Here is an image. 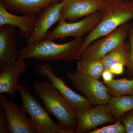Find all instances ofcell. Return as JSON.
Here are the masks:
<instances>
[{
    "label": "cell",
    "mask_w": 133,
    "mask_h": 133,
    "mask_svg": "<svg viewBox=\"0 0 133 133\" xmlns=\"http://www.w3.org/2000/svg\"><path fill=\"white\" fill-rule=\"evenodd\" d=\"M101 12L102 17L100 22L84 38L81 49L77 56L94 41L133 20V0L107 1Z\"/></svg>",
    "instance_id": "6da1fadb"
},
{
    "label": "cell",
    "mask_w": 133,
    "mask_h": 133,
    "mask_svg": "<svg viewBox=\"0 0 133 133\" xmlns=\"http://www.w3.org/2000/svg\"><path fill=\"white\" fill-rule=\"evenodd\" d=\"M84 41L83 37L63 44L57 43L53 40H43L19 50V58H36L45 62H72L76 59Z\"/></svg>",
    "instance_id": "7a4b0ae2"
},
{
    "label": "cell",
    "mask_w": 133,
    "mask_h": 133,
    "mask_svg": "<svg viewBox=\"0 0 133 133\" xmlns=\"http://www.w3.org/2000/svg\"><path fill=\"white\" fill-rule=\"evenodd\" d=\"M33 87L43 102L45 109L55 116L59 125L76 132L77 121L74 108L51 82L45 80L36 82Z\"/></svg>",
    "instance_id": "3957f363"
},
{
    "label": "cell",
    "mask_w": 133,
    "mask_h": 133,
    "mask_svg": "<svg viewBox=\"0 0 133 133\" xmlns=\"http://www.w3.org/2000/svg\"><path fill=\"white\" fill-rule=\"evenodd\" d=\"M18 91L22 98L21 108L30 116V121L36 133H76L75 131L63 128L55 123L47 110L33 97L26 85L19 84Z\"/></svg>",
    "instance_id": "277c9868"
},
{
    "label": "cell",
    "mask_w": 133,
    "mask_h": 133,
    "mask_svg": "<svg viewBox=\"0 0 133 133\" xmlns=\"http://www.w3.org/2000/svg\"><path fill=\"white\" fill-rule=\"evenodd\" d=\"M129 23H125L111 33L94 41L76 57L82 59H101L125 41L128 36Z\"/></svg>",
    "instance_id": "5b68a950"
},
{
    "label": "cell",
    "mask_w": 133,
    "mask_h": 133,
    "mask_svg": "<svg viewBox=\"0 0 133 133\" xmlns=\"http://www.w3.org/2000/svg\"><path fill=\"white\" fill-rule=\"evenodd\" d=\"M66 78L84 94L92 105L107 104L111 97L103 82L81 72H68Z\"/></svg>",
    "instance_id": "8992f818"
},
{
    "label": "cell",
    "mask_w": 133,
    "mask_h": 133,
    "mask_svg": "<svg viewBox=\"0 0 133 133\" xmlns=\"http://www.w3.org/2000/svg\"><path fill=\"white\" fill-rule=\"evenodd\" d=\"M101 17V12L99 11L78 22H68L65 21H60L55 28L48 32L44 40H53L69 37L75 38L83 37L86 34L90 33L96 28Z\"/></svg>",
    "instance_id": "52a82bcc"
},
{
    "label": "cell",
    "mask_w": 133,
    "mask_h": 133,
    "mask_svg": "<svg viewBox=\"0 0 133 133\" xmlns=\"http://www.w3.org/2000/svg\"><path fill=\"white\" fill-rule=\"evenodd\" d=\"M74 109L77 121L76 133H88L98 126L116 121L108 105H98L83 110Z\"/></svg>",
    "instance_id": "ba28073f"
},
{
    "label": "cell",
    "mask_w": 133,
    "mask_h": 133,
    "mask_svg": "<svg viewBox=\"0 0 133 133\" xmlns=\"http://www.w3.org/2000/svg\"><path fill=\"white\" fill-rule=\"evenodd\" d=\"M37 70L41 76L49 80L66 102L74 109L83 110L92 106L86 97L75 92L66 85L62 77H57L50 65L41 64L38 65Z\"/></svg>",
    "instance_id": "9c48e42d"
},
{
    "label": "cell",
    "mask_w": 133,
    "mask_h": 133,
    "mask_svg": "<svg viewBox=\"0 0 133 133\" xmlns=\"http://www.w3.org/2000/svg\"><path fill=\"white\" fill-rule=\"evenodd\" d=\"M0 106L5 112L9 133H36L30 118L17 106L14 101L1 94Z\"/></svg>",
    "instance_id": "30bf717a"
},
{
    "label": "cell",
    "mask_w": 133,
    "mask_h": 133,
    "mask_svg": "<svg viewBox=\"0 0 133 133\" xmlns=\"http://www.w3.org/2000/svg\"><path fill=\"white\" fill-rule=\"evenodd\" d=\"M65 0L52 3L38 15L31 36L26 40L27 45L43 41L49 30L60 20L61 12Z\"/></svg>",
    "instance_id": "8fae6325"
},
{
    "label": "cell",
    "mask_w": 133,
    "mask_h": 133,
    "mask_svg": "<svg viewBox=\"0 0 133 133\" xmlns=\"http://www.w3.org/2000/svg\"><path fill=\"white\" fill-rule=\"evenodd\" d=\"M106 2L107 0H65L59 21L76 22L84 17L101 11Z\"/></svg>",
    "instance_id": "7c38bea8"
},
{
    "label": "cell",
    "mask_w": 133,
    "mask_h": 133,
    "mask_svg": "<svg viewBox=\"0 0 133 133\" xmlns=\"http://www.w3.org/2000/svg\"><path fill=\"white\" fill-rule=\"evenodd\" d=\"M16 28L9 25L0 26V69L10 66L19 58L16 45Z\"/></svg>",
    "instance_id": "4fadbf2b"
},
{
    "label": "cell",
    "mask_w": 133,
    "mask_h": 133,
    "mask_svg": "<svg viewBox=\"0 0 133 133\" xmlns=\"http://www.w3.org/2000/svg\"><path fill=\"white\" fill-rule=\"evenodd\" d=\"M25 59L18 58L14 63L2 69L0 73V93L9 94L11 99L18 91V79L25 70L27 64Z\"/></svg>",
    "instance_id": "5bb4252c"
},
{
    "label": "cell",
    "mask_w": 133,
    "mask_h": 133,
    "mask_svg": "<svg viewBox=\"0 0 133 133\" xmlns=\"http://www.w3.org/2000/svg\"><path fill=\"white\" fill-rule=\"evenodd\" d=\"M37 19V16L13 14L0 2V26L9 25L17 28L19 35L24 39L27 40L32 35Z\"/></svg>",
    "instance_id": "9a60e30c"
},
{
    "label": "cell",
    "mask_w": 133,
    "mask_h": 133,
    "mask_svg": "<svg viewBox=\"0 0 133 133\" xmlns=\"http://www.w3.org/2000/svg\"><path fill=\"white\" fill-rule=\"evenodd\" d=\"M64 0H0L8 11L24 15L37 16L52 3Z\"/></svg>",
    "instance_id": "2e32d148"
},
{
    "label": "cell",
    "mask_w": 133,
    "mask_h": 133,
    "mask_svg": "<svg viewBox=\"0 0 133 133\" xmlns=\"http://www.w3.org/2000/svg\"><path fill=\"white\" fill-rule=\"evenodd\" d=\"M129 52L130 44L129 42L125 41L101 58L105 69H109L113 64L118 63L122 64L127 67L129 64Z\"/></svg>",
    "instance_id": "e0dca14e"
},
{
    "label": "cell",
    "mask_w": 133,
    "mask_h": 133,
    "mask_svg": "<svg viewBox=\"0 0 133 133\" xmlns=\"http://www.w3.org/2000/svg\"><path fill=\"white\" fill-rule=\"evenodd\" d=\"M108 106L113 116L116 121L128 112L133 109V95L112 96Z\"/></svg>",
    "instance_id": "ac0fdd59"
},
{
    "label": "cell",
    "mask_w": 133,
    "mask_h": 133,
    "mask_svg": "<svg viewBox=\"0 0 133 133\" xmlns=\"http://www.w3.org/2000/svg\"><path fill=\"white\" fill-rule=\"evenodd\" d=\"M104 70V65L101 59H82L78 60L76 71L99 79L102 77Z\"/></svg>",
    "instance_id": "d6986e66"
},
{
    "label": "cell",
    "mask_w": 133,
    "mask_h": 133,
    "mask_svg": "<svg viewBox=\"0 0 133 133\" xmlns=\"http://www.w3.org/2000/svg\"><path fill=\"white\" fill-rule=\"evenodd\" d=\"M108 92L112 96L133 95V78L114 79L104 84Z\"/></svg>",
    "instance_id": "ffe728a7"
},
{
    "label": "cell",
    "mask_w": 133,
    "mask_h": 133,
    "mask_svg": "<svg viewBox=\"0 0 133 133\" xmlns=\"http://www.w3.org/2000/svg\"><path fill=\"white\" fill-rule=\"evenodd\" d=\"M126 127L120 120L116 121L113 125L95 129L88 133H125Z\"/></svg>",
    "instance_id": "44dd1931"
},
{
    "label": "cell",
    "mask_w": 133,
    "mask_h": 133,
    "mask_svg": "<svg viewBox=\"0 0 133 133\" xmlns=\"http://www.w3.org/2000/svg\"><path fill=\"white\" fill-rule=\"evenodd\" d=\"M128 36L130 44V52L127 72L129 77L132 79L133 78V29L131 23L129 24Z\"/></svg>",
    "instance_id": "7402d4cb"
},
{
    "label": "cell",
    "mask_w": 133,
    "mask_h": 133,
    "mask_svg": "<svg viewBox=\"0 0 133 133\" xmlns=\"http://www.w3.org/2000/svg\"><path fill=\"white\" fill-rule=\"evenodd\" d=\"M120 121L125 125L127 133H133V109L122 116Z\"/></svg>",
    "instance_id": "603a6c76"
},
{
    "label": "cell",
    "mask_w": 133,
    "mask_h": 133,
    "mask_svg": "<svg viewBox=\"0 0 133 133\" xmlns=\"http://www.w3.org/2000/svg\"><path fill=\"white\" fill-rule=\"evenodd\" d=\"M9 133L6 118L5 112L1 108L0 109V133Z\"/></svg>",
    "instance_id": "cb8c5ba5"
},
{
    "label": "cell",
    "mask_w": 133,
    "mask_h": 133,
    "mask_svg": "<svg viewBox=\"0 0 133 133\" xmlns=\"http://www.w3.org/2000/svg\"><path fill=\"white\" fill-rule=\"evenodd\" d=\"M125 65L120 63L114 64L110 67L109 70L114 75H120L123 74Z\"/></svg>",
    "instance_id": "d4e9b609"
},
{
    "label": "cell",
    "mask_w": 133,
    "mask_h": 133,
    "mask_svg": "<svg viewBox=\"0 0 133 133\" xmlns=\"http://www.w3.org/2000/svg\"><path fill=\"white\" fill-rule=\"evenodd\" d=\"M114 74L109 69H105L102 74L103 83L104 84L109 83L114 79Z\"/></svg>",
    "instance_id": "484cf974"
},
{
    "label": "cell",
    "mask_w": 133,
    "mask_h": 133,
    "mask_svg": "<svg viewBox=\"0 0 133 133\" xmlns=\"http://www.w3.org/2000/svg\"><path fill=\"white\" fill-rule=\"evenodd\" d=\"M131 26H132V28L133 29V21L132 22V23H131Z\"/></svg>",
    "instance_id": "4316f807"
},
{
    "label": "cell",
    "mask_w": 133,
    "mask_h": 133,
    "mask_svg": "<svg viewBox=\"0 0 133 133\" xmlns=\"http://www.w3.org/2000/svg\"><path fill=\"white\" fill-rule=\"evenodd\" d=\"M107 1H113V0H107Z\"/></svg>",
    "instance_id": "83f0119b"
}]
</instances>
